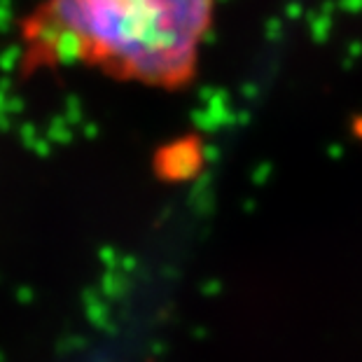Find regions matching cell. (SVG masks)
Returning a JSON list of instances; mask_svg holds the SVG:
<instances>
[{
	"mask_svg": "<svg viewBox=\"0 0 362 362\" xmlns=\"http://www.w3.org/2000/svg\"><path fill=\"white\" fill-rule=\"evenodd\" d=\"M213 0H40L19 24V71L82 66L180 89L197 75Z\"/></svg>",
	"mask_w": 362,
	"mask_h": 362,
	"instance_id": "obj_1",
	"label": "cell"
}]
</instances>
